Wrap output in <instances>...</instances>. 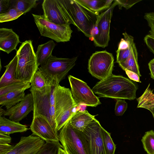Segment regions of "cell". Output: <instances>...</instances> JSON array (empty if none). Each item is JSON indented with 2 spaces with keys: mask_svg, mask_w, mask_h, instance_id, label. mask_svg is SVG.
<instances>
[{
  "mask_svg": "<svg viewBox=\"0 0 154 154\" xmlns=\"http://www.w3.org/2000/svg\"><path fill=\"white\" fill-rule=\"evenodd\" d=\"M141 141L147 154H154V131L151 130L146 132Z\"/></svg>",
  "mask_w": 154,
  "mask_h": 154,
  "instance_id": "28",
  "label": "cell"
},
{
  "mask_svg": "<svg viewBox=\"0 0 154 154\" xmlns=\"http://www.w3.org/2000/svg\"><path fill=\"white\" fill-rule=\"evenodd\" d=\"M34 109L33 97L30 93L25 95L18 103L6 109L4 116H9L10 120L19 122L33 111Z\"/></svg>",
  "mask_w": 154,
  "mask_h": 154,
  "instance_id": "14",
  "label": "cell"
},
{
  "mask_svg": "<svg viewBox=\"0 0 154 154\" xmlns=\"http://www.w3.org/2000/svg\"><path fill=\"white\" fill-rule=\"evenodd\" d=\"M18 57L16 55L8 64L5 66L6 70L0 79V88L17 82L15 79Z\"/></svg>",
  "mask_w": 154,
  "mask_h": 154,
  "instance_id": "18",
  "label": "cell"
},
{
  "mask_svg": "<svg viewBox=\"0 0 154 154\" xmlns=\"http://www.w3.org/2000/svg\"><path fill=\"white\" fill-rule=\"evenodd\" d=\"M56 44L52 40L39 45L35 53L38 66L42 65L52 55V53Z\"/></svg>",
  "mask_w": 154,
  "mask_h": 154,
  "instance_id": "21",
  "label": "cell"
},
{
  "mask_svg": "<svg viewBox=\"0 0 154 154\" xmlns=\"http://www.w3.org/2000/svg\"><path fill=\"white\" fill-rule=\"evenodd\" d=\"M51 87L49 85L40 90L30 88V91L32 95L34 105L33 117L41 116L44 118L58 136L55 120V109L52 107L50 101Z\"/></svg>",
  "mask_w": 154,
  "mask_h": 154,
  "instance_id": "7",
  "label": "cell"
},
{
  "mask_svg": "<svg viewBox=\"0 0 154 154\" xmlns=\"http://www.w3.org/2000/svg\"><path fill=\"white\" fill-rule=\"evenodd\" d=\"M35 23L41 36L57 42L69 41L73 32L70 25H59L47 20L43 15L32 14Z\"/></svg>",
  "mask_w": 154,
  "mask_h": 154,
  "instance_id": "8",
  "label": "cell"
},
{
  "mask_svg": "<svg viewBox=\"0 0 154 154\" xmlns=\"http://www.w3.org/2000/svg\"><path fill=\"white\" fill-rule=\"evenodd\" d=\"M32 134L46 141L59 142L58 136L54 132L48 121L41 116L33 117L30 126Z\"/></svg>",
  "mask_w": 154,
  "mask_h": 154,
  "instance_id": "15",
  "label": "cell"
},
{
  "mask_svg": "<svg viewBox=\"0 0 154 154\" xmlns=\"http://www.w3.org/2000/svg\"><path fill=\"white\" fill-rule=\"evenodd\" d=\"M95 118L94 116L91 115L87 110L78 111L73 115L69 122L73 128L83 132Z\"/></svg>",
  "mask_w": 154,
  "mask_h": 154,
  "instance_id": "17",
  "label": "cell"
},
{
  "mask_svg": "<svg viewBox=\"0 0 154 154\" xmlns=\"http://www.w3.org/2000/svg\"><path fill=\"white\" fill-rule=\"evenodd\" d=\"M16 54L18 61L15 79L17 81L30 82L38 68L32 41L28 40L23 42Z\"/></svg>",
  "mask_w": 154,
  "mask_h": 154,
  "instance_id": "5",
  "label": "cell"
},
{
  "mask_svg": "<svg viewBox=\"0 0 154 154\" xmlns=\"http://www.w3.org/2000/svg\"><path fill=\"white\" fill-rule=\"evenodd\" d=\"M29 128L26 125L14 122L5 117H0V132L10 134L26 131Z\"/></svg>",
  "mask_w": 154,
  "mask_h": 154,
  "instance_id": "19",
  "label": "cell"
},
{
  "mask_svg": "<svg viewBox=\"0 0 154 154\" xmlns=\"http://www.w3.org/2000/svg\"><path fill=\"white\" fill-rule=\"evenodd\" d=\"M138 88L130 79L112 74L97 82L92 89L99 97L113 99L134 100Z\"/></svg>",
  "mask_w": 154,
  "mask_h": 154,
  "instance_id": "1",
  "label": "cell"
},
{
  "mask_svg": "<svg viewBox=\"0 0 154 154\" xmlns=\"http://www.w3.org/2000/svg\"><path fill=\"white\" fill-rule=\"evenodd\" d=\"M102 136L106 154H114L116 148L110 136V134L102 127Z\"/></svg>",
  "mask_w": 154,
  "mask_h": 154,
  "instance_id": "29",
  "label": "cell"
},
{
  "mask_svg": "<svg viewBox=\"0 0 154 154\" xmlns=\"http://www.w3.org/2000/svg\"><path fill=\"white\" fill-rule=\"evenodd\" d=\"M37 0H10V8H16L25 14L36 7Z\"/></svg>",
  "mask_w": 154,
  "mask_h": 154,
  "instance_id": "25",
  "label": "cell"
},
{
  "mask_svg": "<svg viewBox=\"0 0 154 154\" xmlns=\"http://www.w3.org/2000/svg\"><path fill=\"white\" fill-rule=\"evenodd\" d=\"M11 140L10 134L0 132V143L9 144Z\"/></svg>",
  "mask_w": 154,
  "mask_h": 154,
  "instance_id": "38",
  "label": "cell"
},
{
  "mask_svg": "<svg viewBox=\"0 0 154 154\" xmlns=\"http://www.w3.org/2000/svg\"><path fill=\"white\" fill-rule=\"evenodd\" d=\"M114 65V58L112 54L106 50L97 51L89 59L88 69L93 76L101 81L112 74Z\"/></svg>",
  "mask_w": 154,
  "mask_h": 154,
  "instance_id": "9",
  "label": "cell"
},
{
  "mask_svg": "<svg viewBox=\"0 0 154 154\" xmlns=\"http://www.w3.org/2000/svg\"><path fill=\"white\" fill-rule=\"evenodd\" d=\"M148 85L143 94L137 98L138 102L137 108H142L149 110L154 118V93L149 88Z\"/></svg>",
  "mask_w": 154,
  "mask_h": 154,
  "instance_id": "24",
  "label": "cell"
},
{
  "mask_svg": "<svg viewBox=\"0 0 154 154\" xmlns=\"http://www.w3.org/2000/svg\"><path fill=\"white\" fill-rule=\"evenodd\" d=\"M61 1L66 17L70 24L75 26L86 36L92 38L99 14L90 11L75 0H61Z\"/></svg>",
  "mask_w": 154,
  "mask_h": 154,
  "instance_id": "2",
  "label": "cell"
},
{
  "mask_svg": "<svg viewBox=\"0 0 154 154\" xmlns=\"http://www.w3.org/2000/svg\"><path fill=\"white\" fill-rule=\"evenodd\" d=\"M24 90L11 92L0 96V105L7 109L20 101L25 96Z\"/></svg>",
  "mask_w": 154,
  "mask_h": 154,
  "instance_id": "23",
  "label": "cell"
},
{
  "mask_svg": "<svg viewBox=\"0 0 154 154\" xmlns=\"http://www.w3.org/2000/svg\"><path fill=\"white\" fill-rule=\"evenodd\" d=\"M60 147L63 148L59 142L46 141L36 154H59Z\"/></svg>",
  "mask_w": 154,
  "mask_h": 154,
  "instance_id": "27",
  "label": "cell"
},
{
  "mask_svg": "<svg viewBox=\"0 0 154 154\" xmlns=\"http://www.w3.org/2000/svg\"><path fill=\"white\" fill-rule=\"evenodd\" d=\"M13 146L7 143H0V154H6L12 149Z\"/></svg>",
  "mask_w": 154,
  "mask_h": 154,
  "instance_id": "40",
  "label": "cell"
},
{
  "mask_svg": "<svg viewBox=\"0 0 154 154\" xmlns=\"http://www.w3.org/2000/svg\"><path fill=\"white\" fill-rule=\"evenodd\" d=\"M78 59L60 58L52 55L38 67L39 71L51 86H56L65 79L69 71L75 65Z\"/></svg>",
  "mask_w": 154,
  "mask_h": 154,
  "instance_id": "4",
  "label": "cell"
},
{
  "mask_svg": "<svg viewBox=\"0 0 154 154\" xmlns=\"http://www.w3.org/2000/svg\"><path fill=\"white\" fill-rule=\"evenodd\" d=\"M144 17L150 28L148 34L154 38V12L145 13Z\"/></svg>",
  "mask_w": 154,
  "mask_h": 154,
  "instance_id": "34",
  "label": "cell"
},
{
  "mask_svg": "<svg viewBox=\"0 0 154 154\" xmlns=\"http://www.w3.org/2000/svg\"><path fill=\"white\" fill-rule=\"evenodd\" d=\"M45 143L44 140L33 134L22 136L18 143L6 154H36Z\"/></svg>",
  "mask_w": 154,
  "mask_h": 154,
  "instance_id": "13",
  "label": "cell"
},
{
  "mask_svg": "<svg viewBox=\"0 0 154 154\" xmlns=\"http://www.w3.org/2000/svg\"><path fill=\"white\" fill-rule=\"evenodd\" d=\"M141 1L138 0H116L119 8L121 9L122 7L125 8L126 9H128L131 8L137 3Z\"/></svg>",
  "mask_w": 154,
  "mask_h": 154,
  "instance_id": "35",
  "label": "cell"
},
{
  "mask_svg": "<svg viewBox=\"0 0 154 154\" xmlns=\"http://www.w3.org/2000/svg\"><path fill=\"white\" fill-rule=\"evenodd\" d=\"M125 71L130 79L136 82H141L140 79V77L136 73L127 69Z\"/></svg>",
  "mask_w": 154,
  "mask_h": 154,
  "instance_id": "39",
  "label": "cell"
},
{
  "mask_svg": "<svg viewBox=\"0 0 154 154\" xmlns=\"http://www.w3.org/2000/svg\"><path fill=\"white\" fill-rule=\"evenodd\" d=\"M132 45L128 49L123 50H117L116 62L118 63L125 61L129 56L132 48Z\"/></svg>",
  "mask_w": 154,
  "mask_h": 154,
  "instance_id": "33",
  "label": "cell"
},
{
  "mask_svg": "<svg viewBox=\"0 0 154 154\" xmlns=\"http://www.w3.org/2000/svg\"><path fill=\"white\" fill-rule=\"evenodd\" d=\"M5 110L2 109L1 107L0 108V117L3 116L5 112Z\"/></svg>",
  "mask_w": 154,
  "mask_h": 154,
  "instance_id": "43",
  "label": "cell"
},
{
  "mask_svg": "<svg viewBox=\"0 0 154 154\" xmlns=\"http://www.w3.org/2000/svg\"><path fill=\"white\" fill-rule=\"evenodd\" d=\"M102 127L95 118L82 132L89 154H106L102 136Z\"/></svg>",
  "mask_w": 154,
  "mask_h": 154,
  "instance_id": "12",
  "label": "cell"
},
{
  "mask_svg": "<svg viewBox=\"0 0 154 154\" xmlns=\"http://www.w3.org/2000/svg\"><path fill=\"white\" fill-rule=\"evenodd\" d=\"M30 84L31 88L36 90H41L49 85L44 77L38 70L34 74Z\"/></svg>",
  "mask_w": 154,
  "mask_h": 154,
  "instance_id": "30",
  "label": "cell"
},
{
  "mask_svg": "<svg viewBox=\"0 0 154 154\" xmlns=\"http://www.w3.org/2000/svg\"><path fill=\"white\" fill-rule=\"evenodd\" d=\"M59 154H68L67 152L62 147H60L59 150Z\"/></svg>",
  "mask_w": 154,
  "mask_h": 154,
  "instance_id": "42",
  "label": "cell"
},
{
  "mask_svg": "<svg viewBox=\"0 0 154 154\" xmlns=\"http://www.w3.org/2000/svg\"><path fill=\"white\" fill-rule=\"evenodd\" d=\"M119 66L124 70L127 69L141 76L138 63V53L135 44L132 45V51L129 56L124 62L119 63Z\"/></svg>",
  "mask_w": 154,
  "mask_h": 154,
  "instance_id": "22",
  "label": "cell"
},
{
  "mask_svg": "<svg viewBox=\"0 0 154 154\" xmlns=\"http://www.w3.org/2000/svg\"><path fill=\"white\" fill-rule=\"evenodd\" d=\"M30 82L17 81L0 88V96L8 93L19 90H24L30 88Z\"/></svg>",
  "mask_w": 154,
  "mask_h": 154,
  "instance_id": "26",
  "label": "cell"
},
{
  "mask_svg": "<svg viewBox=\"0 0 154 154\" xmlns=\"http://www.w3.org/2000/svg\"><path fill=\"white\" fill-rule=\"evenodd\" d=\"M10 0H0V14L5 13L10 8Z\"/></svg>",
  "mask_w": 154,
  "mask_h": 154,
  "instance_id": "37",
  "label": "cell"
},
{
  "mask_svg": "<svg viewBox=\"0 0 154 154\" xmlns=\"http://www.w3.org/2000/svg\"><path fill=\"white\" fill-rule=\"evenodd\" d=\"M69 120L60 130L58 134L63 148L68 154H89L83 132L73 128Z\"/></svg>",
  "mask_w": 154,
  "mask_h": 154,
  "instance_id": "6",
  "label": "cell"
},
{
  "mask_svg": "<svg viewBox=\"0 0 154 154\" xmlns=\"http://www.w3.org/2000/svg\"><path fill=\"white\" fill-rule=\"evenodd\" d=\"M144 41L149 51L154 54V38L148 34L144 37Z\"/></svg>",
  "mask_w": 154,
  "mask_h": 154,
  "instance_id": "36",
  "label": "cell"
},
{
  "mask_svg": "<svg viewBox=\"0 0 154 154\" xmlns=\"http://www.w3.org/2000/svg\"><path fill=\"white\" fill-rule=\"evenodd\" d=\"M20 42L19 36L11 29H0V50L9 54Z\"/></svg>",
  "mask_w": 154,
  "mask_h": 154,
  "instance_id": "16",
  "label": "cell"
},
{
  "mask_svg": "<svg viewBox=\"0 0 154 154\" xmlns=\"http://www.w3.org/2000/svg\"><path fill=\"white\" fill-rule=\"evenodd\" d=\"M117 5L114 1L109 8L98 16L92 35L94 44L96 47L105 48L110 40V29L113 9Z\"/></svg>",
  "mask_w": 154,
  "mask_h": 154,
  "instance_id": "10",
  "label": "cell"
},
{
  "mask_svg": "<svg viewBox=\"0 0 154 154\" xmlns=\"http://www.w3.org/2000/svg\"><path fill=\"white\" fill-rule=\"evenodd\" d=\"M24 13L18 9L12 8L5 13L0 14V22L3 23L15 20Z\"/></svg>",
  "mask_w": 154,
  "mask_h": 154,
  "instance_id": "31",
  "label": "cell"
},
{
  "mask_svg": "<svg viewBox=\"0 0 154 154\" xmlns=\"http://www.w3.org/2000/svg\"><path fill=\"white\" fill-rule=\"evenodd\" d=\"M55 116L58 131L79 111L69 89L58 85L55 87Z\"/></svg>",
  "mask_w": 154,
  "mask_h": 154,
  "instance_id": "3",
  "label": "cell"
},
{
  "mask_svg": "<svg viewBox=\"0 0 154 154\" xmlns=\"http://www.w3.org/2000/svg\"><path fill=\"white\" fill-rule=\"evenodd\" d=\"M128 107V104L125 100L116 99L115 112L117 116H122Z\"/></svg>",
  "mask_w": 154,
  "mask_h": 154,
  "instance_id": "32",
  "label": "cell"
},
{
  "mask_svg": "<svg viewBox=\"0 0 154 154\" xmlns=\"http://www.w3.org/2000/svg\"><path fill=\"white\" fill-rule=\"evenodd\" d=\"M148 66L150 71L151 77L154 80V58L149 62Z\"/></svg>",
  "mask_w": 154,
  "mask_h": 154,
  "instance_id": "41",
  "label": "cell"
},
{
  "mask_svg": "<svg viewBox=\"0 0 154 154\" xmlns=\"http://www.w3.org/2000/svg\"><path fill=\"white\" fill-rule=\"evenodd\" d=\"M90 11L99 14V12L110 7L114 1L112 0H75Z\"/></svg>",
  "mask_w": 154,
  "mask_h": 154,
  "instance_id": "20",
  "label": "cell"
},
{
  "mask_svg": "<svg viewBox=\"0 0 154 154\" xmlns=\"http://www.w3.org/2000/svg\"><path fill=\"white\" fill-rule=\"evenodd\" d=\"M68 78L72 97L78 105L96 107L101 104L98 97L86 82L71 75Z\"/></svg>",
  "mask_w": 154,
  "mask_h": 154,
  "instance_id": "11",
  "label": "cell"
}]
</instances>
